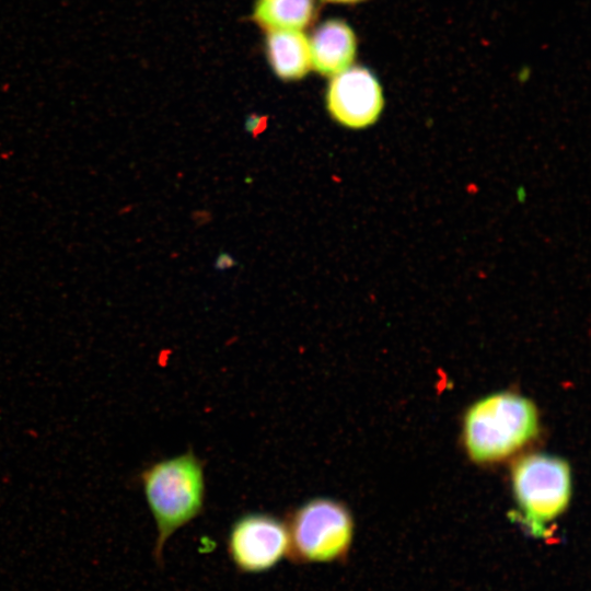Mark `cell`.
<instances>
[{"instance_id":"obj_1","label":"cell","mask_w":591,"mask_h":591,"mask_svg":"<svg viewBox=\"0 0 591 591\" xmlns=\"http://www.w3.org/2000/svg\"><path fill=\"white\" fill-rule=\"evenodd\" d=\"M157 526L154 557L161 561L167 540L204 511L206 478L202 461L187 450L144 466L138 474Z\"/></svg>"},{"instance_id":"obj_2","label":"cell","mask_w":591,"mask_h":591,"mask_svg":"<svg viewBox=\"0 0 591 591\" xmlns=\"http://www.w3.org/2000/svg\"><path fill=\"white\" fill-rule=\"evenodd\" d=\"M538 432L535 405L514 393H497L470 407L464 418V442L477 463L498 462L514 454Z\"/></svg>"},{"instance_id":"obj_3","label":"cell","mask_w":591,"mask_h":591,"mask_svg":"<svg viewBox=\"0 0 591 591\" xmlns=\"http://www.w3.org/2000/svg\"><path fill=\"white\" fill-rule=\"evenodd\" d=\"M288 530V558L298 564L344 560L350 549L355 523L341 501L315 497L291 510L285 521Z\"/></svg>"},{"instance_id":"obj_4","label":"cell","mask_w":591,"mask_h":591,"mask_svg":"<svg viewBox=\"0 0 591 591\" xmlns=\"http://www.w3.org/2000/svg\"><path fill=\"white\" fill-rule=\"evenodd\" d=\"M512 486L519 521L535 537L548 535L547 525L566 510L570 500L567 462L544 454L524 456L513 467Z\"/></svg>"},{"instance_id":"obj_5","label":"cell","mask_w":591,"mask_h":591,"mask_svg":"<svg viewBox=\"0 0 591 591\" xmlns=\"http://www.w3.org/2000/svg\"><path fill=\"white\" fill-rule=\"evenodd\" d=\"M227 547L232 563L240 571H267L288 554L286 522L264 512L243 514L231 525Z\"/></svg>"},{"instance_id":"obj_6","label":"cell","mask_w":591,"mask_h":591,"mask_svg":"<svg viewBox=\"0 0 591 591\" xmlns=\"http://www.w3.org/2000/svg\"><path fill=\"white\" fill-rule=\"evenodd\" d=\"M326 104L329 114L339 124L363 128L373 124L382 112V88L369 69L349 67L332 78Z\"/></svg>"},{"instance_id":"obj_7","label":"cell","mask_w":591,"mask_h":591,"mask_svg":"<svg viewBox=\"0 0 591 591\" xmlns=\"http://www.w3.org/2000/svg\"><path fill=\"white\" fill-rule=\"evenodd\" d=\"M310 42L312 67L320 74L334 77L351 67L357 39L351 27L341 20H328L313 33Z\"/></svg>"},{"instance_id":"obj_8","label":"cell","mask_w":591,"mask_h":591,"mask_svg":"<svg viewBox=\"0 0 591 591\" xmlns=\"http://www.w3.org/2000/svg\"><path fill=\"white\" fill-rule=\"evenodd\" d=\"M266 48L273 70L283 80L301 79L312 67L310 42L301 31H268Z\"/></svg>"},{"instance_id":"obj_9","label":"cell","mask_w":591,"mask_h":591,"mask_svg":"<svg viewBox=\"0 0 591 591\" xmlns=\"http://www.w3.org/2000/svg\"><path fill=\"white\" fill-rule=\"evenodd\" d=\"M314 16V0H257L253 19L268 31L306 27Z\"/></svg>"},{"instance_id":"obj_10","label":"cell","mask_w":591,"mask_h":591,"mask_svg":"<svg viewBox=\"0 0 591 591\" xmlns=\"http://www.w3.org/2000/svg\"><path fill=\"white\" fill-rule=\"evenodd\" d=\"M324 2H332V3H347V4H354L358 3L364 0H323Z\"/></svg>"}]
</instances>
